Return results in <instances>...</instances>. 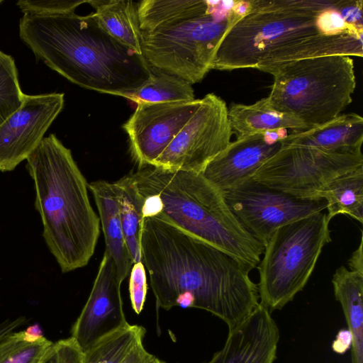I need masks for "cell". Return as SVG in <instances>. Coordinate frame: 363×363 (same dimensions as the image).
<instances>
[{"label":"cell","instance_id":"1","mask_svg":"<svg viewBox=\"0 0 363 363\" xmlns=\"http://www.w3.org/2000/svg\"><path fill=\"white\" fill-rule=\"evenodd\" d=\"M140 248L157 308H196L228 330L259 304L257 284L227 254L155 216L143 218Z\"/></svg>","mask_w":363,"mask_h":363},{"label":"cell","instance_id":"2","mask_svg":"<svg viewBox=\"0 0 363 363\" xmlns=\"http://www.w3.org/2000/svg\"><path fill=\"white\" fill-rule=\"evenodd\" d=\"M19 35L38 59L87 89L127 99L152 74L143 55L108 33L94 13L23 14Z\"/></svg>","mask_w":363,"mask_h":363},{"label":"cell","instance_id":"3","mask_svg":"<svg viewBox=\"0 0 363 363\" xmlns=\"http://www.w3.org/2000/svg\"><path fill=\"white\" fill-rule=\"evenodd\" d=\"M130 175L143 200V218L169 222L250 272L257 267L264 246L239 222L223 191L201 173L145 166Z\"/></svg>","mask_w":363,"mask_h":363},{"label":"cell","instance_id":"4","mask_svg":"<svg viewBox=\"0 0 363 363\" xmlns=\"http://www.w3.org/2000/svg\"><path fill=\"white\" fill-rule=\"evenodd\" d=\"M43 238L63 273L87 265L100 235V219L88 184L72 152L54 135L44 137L26 160Z\"/></svg>","mask_w":363,"mask_h":363},{"label":"cell","instance_id":"5","mask_svg":"<svg viewBox=\"0 0 363 363\" xmlns=\"http://www.w3.org/2000/svg\"><path fill=\"white\" fill-rule=\"evenodd\" d=\"M250 9L225 35L211 69L254 68L269 53L318 34L363 28L344 19L342 0H250Z\"/></svg>","mask_w":363,"mask_h":363},{"label":"cell","instance_id":"6","mask_svg":"<svg viewBox=\"0 0 363 363\" xmlns=\"http://www.w3.org/2000/svg\"><path fill=\"white\" fill-rule=\"evenodd\" d=\"M249 9V1H204L189 14L141 30L142 54L151 68L197 83L211 69L225 35Z\"/></svg>","mask_w":363,"mask_h":363},{"label":"cell","instance_id":"7","mask_svg":"<svg viewBox=\"0 0 363 363\" xmlns=\"http://www.w3.org/2000/svg\"><path fill=\"white\" fill-rule=\"evenodd\" d=\"M273 76L267 98L275 110L293 116L308 128L338 116L352 101L356 87L353 59L328 55L259 65Z\"/></svg>","mask_w":363,"mask_h":363},{"label":"cell","instance_id":"8","mask_svg":"<svg viewBox=\"0 0 363 363\" xmlns=\"http://www.w3.org/2000/svg\"><path fill=\"white\" fill-rule=\"evenodd\" d=\"M326 213L319 212L279 228L264 245L257 266L259 303L280 310L301 291L323 247L331 242Z\"/></svg>","mask_w":363,"mask_h":363},{"label":"cell","instance_id":"9","mask_svg":"<svg viewBox=\"0 0 363 363\" xmlns=\"http://www.w3.org/2000/svg\"><path fill=\"white\" fill-rule=\"evenodd\" d=\"M363 166V154L340 152L308 146L282 145L252 178L273 189L306 199H318L326 184Z\"/></svg>","mask_w":363,"mask_h":363},{"label":"cell","instance_id":"10","mask_svg":"<svg viewBox=\"0 0 363 363\" xmlns=\"http://www.w3.org/2000/svg\"><path fill=\"white\" fill-rule=\"evenodd\" d=\"M231 211L264 246L280 227L326 209L322 198L306 199L273 189L252 178L223 191Z\"/></svg>","mask_w":363,"mask_h":363},{"label":"cell","instance_id":"11","mask_svg":"<svg viewBox=\"0 0 363 363\" xmlns=\"http://www.w3.org/2000/svg\"><path fill=\"white\" fill-rule=\"evenodd\" d=\"M228 108L214 94L201 99L193 115L152 166L201 173L231 142Z\"/></svg>","mask_w":363,"mask_h":363},{"label":"cell","instance_id":"12","mask_svg":"<svg viewBox=\"0 0 363 363\" xmlns=\"http://www.w3.org/2000/svg\"><path fill=\"white\" fill-rule=\"evenodd\" d=\"M64 104L62 93L24 94L20 108L0 125L1 172H11L28 159Z\"/></svg>","mask_w":363,"mask_h":363},{"label":"cell","instance_id":"13","mask_svg":"<svg viewBox=\"0 0 363 363\" xmlns=\"http://www.w3.org/2000/svg\"><path fill=\"white\" fill-rule=\"evenodd\" d=\"M200 99L140 102L123 124L131 153L140 167L152 166L196 110Z\"/></svg>","mask_w":363,"mask_h":363},{"label":"cell","instance_id":"14","mask_svg":"<svg viewBox=\"0 0 363 363\" xmlns=\"http://www.w3.org/2000/svg\"><path fill=\"white\" fill-rule=\"evenodd\" d=\"M120 279L112 257L104 251L89 296L71 329L84 352L106 335L127 325Z\"/></svg>","mask_w":363,"mask_h":363},{"label":"cell","instance_id":"15","mask_svg":"<svg viewBox=\"0 0 363 363\" xmlns=\"http://www.w3.org/2000/svg\"><path fill=\"white\" fill-rule=\"evenodd\" d=\"M286 130L258 133L236 138L201 172L210 182L225 191L252 178L256 170L283 145Z\"/></svg>","mask_w":363,"mask_h":363},{"label":"cell","instance_id":"16","mask_svg":"<svg viewBox=\"0 0 363 363\" xmlns=\"http://www.w3.org/2000/svg\"><path fill=\"white\" fill-rule=\"evenodd\" d=\"M279 337L270 311L259 303L242 322L229 330L223 348L206 363H274Z\"/></svg>","mask_w":363,"mask_h":363},{"label":"cell","instance_id":"17","mask_svg":"<svg viewBox=\"0 0 363 363\" xmlns=\"http://www.w3.org/2000/svg\"><path fill=\"white\" fill-rule=\"evenodd\" d=\"M363 118L357 113L340 115L321 125L293 131L283 140V145L308 146L340 152H362Z\"/></svg>","mask_w":363,"mask_h":363},{"label":"cell","instance_id":"18","mask_svg":"<svg viewBox=\"0 0 363 363\" xmlns=\"http://www.w3.org/2000/svg\"><path fill=\"white\" fill-rule=\"evenodd\" d=\"M95 199L105 240V251L112 257L120 279L128 275L133 259L125 243L119 203L113 183L98 180L88 185Z\"/></svg>","mask_w":363,"mask_h":363},{"label":"cell","instance_id":"19","mask_svg":"<svg viewBox=\"0 0 363 363\" xmlns=\"http://www.w3.org/2000/svg\"><path fill=\"white\" fill-rule=\"evenodd\" d=\"M332 283L352 338L351 363H363V274L341 266Z\"/></svg>","mask_w":363,"mask_h":363},{"label":"cell","instance_id":"20","mask_svg":"<svg viewBox=\"0 0 363 363\" xmlns=\"http://www.w3.org/2000/svg\"><path fill=\"white\" fill-rule=\"evenodd\" d=\"M228 114L236 138L281 129L291 132L308 130L298 118L274 109L267 98L251 105L233 104L228 108Z\"/></svg>","mask_w":363,"mask_h":363},{"label":"cell","instance_id":"21","mask_svg":"<svg viewBox=\"0 0 363 363\" xmlns=\"http://www.w3.org/2000/svg\"><path fill=\"white\" fill-rule=\"evenodd\" d=\"M103 28L115 39L142 55L138 3L130 0L87 1Z\"/></svg>","mask_w":363,"mask_h":363},{"label":"cell","instance_id":"22","mask_svg":"<svg viewBox=\"0 0 363 363\" xmlns=\"http://www.w3.org/2000/svg\"><path fill=\"white\" fill-rule=\"evenodd\" d=\"M327 202V216L347 215L363 223V166L330 181L319 194Z\"/></svg>","mask_w":363,"mask_h":363},{"label":"cell","instance_id":"23","mask_svg":"<svg viewBox=\"0 0 363 363\" xmlns=\"http://www.w3.org/2000/svg\"><path fill=\"white\" fill-rule=\"evenodd\" d=\"M119 203V212L125 243L133 262H143L140 238L143 220V200L130 174L113 183Z\"/></svg>","mask_w":363,"mask_h":363},{"label":"cell","instance_id":"24","mask_svg":"<svg viewBox=\"0 0 363 363\" xmlns=\"http://www.w3.org/2000/svg\"><path fill=\"white\" fill-rule=\"evenodd\" d=\"M145 333L142 325L128 323L84 351L82 363H123L133 347L143 341Z\"/></svg>","mask_w":363,"mask_h":363},{"label":"cell","instance_id":"25","mask_svg":"<svg viewBox=\"0 0 363 363\" xmlns=\"http://www.w3.org/2000/svg\"><path fill=\"white\" fill-rule=\"evenodd\" d=\"M151 68V67H150ZM148 80L127 98L135 102L164 103L195 100L192 84L177 76L151 68Z\"/></svg>","mask_w":363,"mask_h":363},{"label":"cell","instance_id":"26","mask_svg":"<svg viewBox=\"0 0 363 363\" xmlns=\"http://www.w3.org/2000/svg\"><path fill=\"white\" fill-rule=\"evenodd\" d=\"M52 343L26 330L10 332L0 337V363H40Z\"/></svg>","mask_w":363,"mask_h":363},{"label":"cell","instance_id":"27","mask_svg":"<svg viewBox=\"0 0 363 363\" xmlns=\"http://www.w3.org/2000/svg\"><path fill=\"white\" fill-rule=\"evenodd\" d=\"M24 94L13 57L0 50V125L20 108Z\"/></svg>","mask_w":363,"mask_h":363},{"label":"cell","instance_id":"28","mask_svg":"<svg viewBox=\"0 0 363 363\" xmlns=\"http://www.w3.org/2000/svg\"><path fill=\"white\" fill-rule=\"evenodd\" d=\"M86 2V0H20L16 4L23 14L53 16L73 13L77 7Z\"/></svg>","mask_w":363,"mask_h":363},{"label":"cell","instance_id":"29","mask_svg":"<svg viewBox=\"0 0 363 363\" xmlns=\"http://www.w3.org/2000/svg\"><path fill=\"white\" fill-rule=\"evenodd\" d=\"M83 352L69 337L53 342L40 363H82Z\"/></svg>","mask_w":363,"mask_h":363},{"label":"cell","instance_id":"30","mask_svg":"<svg viewBox=\"0 0 363 363\" xmlns=\"http://www.w3.org/2000/svg\"><path fill=\"white\" fill-rule=\"evenodd\" d=\"M147 290L146 269L143 262L133 263L130 269L129 292L132 308L137 314L143 310Z\"/></svg>","mask_w":363,"mask_h":363},{"label":"cell","instance_id":"31","mask_svg":"<svg viewBox=\"0 0 363 363\" xmlns=\"http://www.w3.org/2000/svg\"><path fill=\"white\" fill-rule=\"evenodd\" d=\"M352 335L348 329H342L337 333L332 343L333 350L337 354L345 353L352 345Z\"/></svg>","mask_w":363,"mask_h":363},{"label":"cell","instance_id":"32","mask_svg":"<svg viewBox=\"0 0 363 363\" xmlns=\"http://www.w3.org/2000/svg\"><path fill=\"white\" fill-rule=\"evenodd\" d=\"M150 354L145 350L143 341L133 347L123 363H145Z\"/></svg>","mask_w":363,"mask_h":363},{"label":"cell","instance_id":"33","mask_svg":"<svg viewBox=\"0 0 363 363\" xmlns=\"http://www.w3.org/2000/svg\"><path fill=\"white\" fill-rule=\"evenodd\" d=\"M363 240L362 235L361 236L359 245L357 250H355L350 258L348 259L347 264L350 270L354 271L363 274Z\"/></svg>","mask_w":363,"mask_h":363},{"label":"cell","instance_id":"34","mask_svg":"<svg viewBox=\"0 0 363 363\" xmlns=\"http://www.w3.org/2000/svg\"><path fill=\"white\" fill-rule=\"evenodd\" d=\"M25 318L23 316L18 317L13 319H7L0 322V337L4 335L13 331L16 328H18L25 321Z\"/></svg>","mask_w":363,"mask_h":363},{"label":"cell","instance_id":"35","mask_svg":"<svg viewBox=\"0 0 363 363\" xmlns=\"http://www.w3.org/2000/svg\"><path fill=\"white\" fill-rule=\"evenodd\" d=\"M145 363H167L166 362L159 359L158 357L152 355V354L147 358Z\"/></svg>","mask_w":363,"mask_h":363},{"label":"cell","instance_id":"36","mask_svg":"<svg viewBox=\"0 0 363 363\" xmlns=\"http://www.w3.org/2000/svg\"><path fill=\"white\" fill-rule=\"evenodd\" d=\"M2 2V0H0V4Z\"/></svg>","mask_w":363,"mask_h":363}]
</instances>
